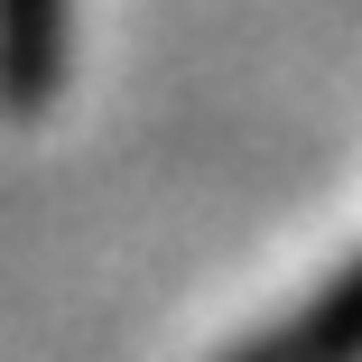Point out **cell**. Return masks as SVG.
Wrapping results in <instances>:
<instances>
[{"instance_id":"cell-1","label":"cell","mask_w":362,"mask_h":362,"mask_svg":"<svg viewBox=\"0 0 362 362\" xmlns=\"http://www.w3.org/2000/svg\"><path fill=\"white\" fill-rule=\"evenodd\" d=\"M223 362H362V260H344L298 316L260 325V334L233 344Z\"/></svg>"},{"instance_id":"cell-2","label":"cell","mask_w":362,"mask_h":362,"mask_svg":"<svg viewBox=\"0 0 362 362\" xmlns=\"http://www.w3.org/2000/svg\"><path fill=\"white\" fill-rule=\"evenodd\" d=\"M65 0H0V112H37L56 84V28Z\"/></svg>"}]
</instances>
